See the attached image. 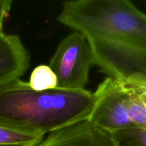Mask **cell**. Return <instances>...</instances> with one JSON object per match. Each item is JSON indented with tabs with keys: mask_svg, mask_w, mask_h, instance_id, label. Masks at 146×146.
<instances>
[{
	"mask_svg": "<svg viewBox=\"0 0 146 146\" xmlns=\"http://www.w3.org/2000/svg\"><path fill=\"white\" fill-rule=\"evenodd\" d=\"M63 25L84 35L94 65L124 84L146 83V14L128 0L64 1Z\"/></svg>",
	"mask_w": 146,
	"mask_h": 146,
	"instance_id": "obj_1",
	"label": "cell"
},
{
	"mask_svg": "<svg viewBox=\"0 0 146 146\" xmlns=\"http://www.w3.org/2000/svg\"><path fill=\"white\" fill-rule=\"evenodd\" d=\"M94 103L86 89L36 91L18 79L0 87V125L44 136L87 121Z\"/></svg>",
	"mask_w": 146,
	"mask_h": 146,
	"instance_id": "obj_2",
	"label": "cell"
},
{
	"mask_svg": "<svg viewBox=\"0 0 146 146\" xmlns=\"http://www.w3.org/2000/svg\"><path fill=\"white\" fill-rule=\"evenodd\" d=\"M94 65L92 53L86 39L82 34L74 31L59 43L48 66L57 76V88L83 90Z\"/></svg>",
	"mask_w": 146,
	"mask_h": 146,
	"instance_id": "obj_3",
	"label": "cell"
},
{
	"mask_svg": "<svg viewBox=\"0 0 146 146\" xmlns=\"http://www.w3.org/2000/svg\"><path fill=\"white\" fill-rule=\"evenodd\" d=\"M94 96V106L87 120L93 126L109 134L133 126L127 110L125 84L106 77Z\"/></svg>",
	"mask_w": 146,
	"mask_h": 146,
	"instance_id": "obj_4",
	"label": "cell"
},
{
	"mask_svg": "<svg viewBox=\"0 0 146 146\" xmlns=\"http://www.w3.org/2000/svg\"><path fill=\"white\" fill-rule=\"evenodd\" d=\"M34 146H114L110 134L88 121L51 133Z\"/></svg>",
	"mask_w": 146,
	"mask_h": 146,
	"instance_id": "obj_5",
	"label": "cell"
},
{
	"mask_svg": "<svg viewBox=\"0 0 146 146\" xmlns=\"http://www.w3.org/2000/svg\"><path fill=\"white\" fill-rule=\"evenodd\" d=\"M30 55L15 34L0 35V87L20 79L29 67Z\"/></svg>",
	"mask_w": 146,
	"mask_h": 146,
	"instance_id": "obj_6",
	"label": "cell"
},
{
	"mask_svg": "<svg viewBox=\"0 0 146 146\" xmlns=\"http://www.w3.org/2000/svg\"><path fill=\"white\" fill-rule=\"evenodd\" d=\"M126 106L133 125L146 129V83L125 84Z\"/></svg>",
	"mask_w": 146,
	"mask_h": 146,
	"instance_id": "obj_7",
	"label": "cell"
},
{
	"mask_svg": "<svg viewBox=\"0 0 146 146\" xmlns=\"http://www.w3.org/2000/svg\"><path fill=\"white\" fill-rule=\"evenodd\" d=\"M44 137L0 125V145L34 146L41 142Z\"/></svg>",
	"mask_w": 146,
	"mask_h": 146,
	"instance_id": "obj_8",
	"label": "cell"
},
{
	"mask_svg": "<svg viewBox=\"0 0 146 146\" xmlns=\"http://www.w3.org/2000/svg\"><path fill=\"white\" fill-rule=\"evenodd\" d=\"M28 83L30 87L36 91L54 90L58 86L56 75L51 67L47 65L35 67L31 71Z\"/></svg>",
	"mask_w": 146,
	"mask_h": 146,
	"instance_id": "obj_9",
	"label": "cell"
},
{
	"mask_svg": "<svg viewBox=\"0 0 146 146\" xmlns=\"http://www.w3.org/2000/svg\"><path fill=\"white\" fill-rule=\"evenodd\" d=\"M114 146H146V129L132 126L110 134Z\"/></svg>",
	"mask_w": 146,
	"mask_h": 146,
	"instance_id": "obj_10",
	"label": "cell"
},
{
	"mask_svg": "<svg viewBox=\"0 0 146 146\" xmlns=\"http://www.w3.org/2000/svg\"><path fill=\"white\" fill-rule=\"evenodd\" d=\"M12 1L0 0V35L3 34V24L6 19L9 15Z\"/></svg>",
	"mask_w": 146,
	"mask_h": 146,
	"instance_id": "obj_11",
	"label": "cell"
},
{
	"mask_svg": "<svg viewBox=\"0 0 146 146\" xmlns=\"http://www.w3.org/2000/svg\"><path fill=\"white\" fill-rule=\"evenodd\" d=\"M0 146H24V145H0Z\"/></svg>",
	"mask_w": 146,
	"mask_h": 146,
	"instance_id": "obj_12",
	"label": "cell"
}]
</instances>
